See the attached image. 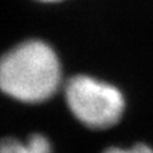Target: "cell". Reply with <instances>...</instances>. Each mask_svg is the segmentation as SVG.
<instances>
[{
  "instance_id": "5",
  "label": "cell",
  "mask_w": 153,
  "mask_h": 153,
  "mask_svg": "<svg viewBox=\"0 0 153 153\" xmlns=\"http://www.w3.org/2000/svg\"><path fill=\"white\" fill-rule=\"evenodd\" d=\"M103 153H153V149L151 146L145 145V144H137L130 148H117V146H111L108 148Z\"/></svg>"
},
{
  "instance_id": "2",
  "label": "cell",
  "mask_w": 153,
  "mask_h": 153,
  "mask_svg": "<svg viewBox=\"0 0 153 153\" xmlns=\"http://www.w3.org/2000/svg\"><path fill=\"white\" fill-rule=\"evenodd\" d=\"M63 95L70 113L89 129L114 126L125 110V98L118 87L91 75L76 74L63 85Z\"/></svg>"
},
{
  "instance_id": "6",
  "label": "cell",
  "mask_w": 153,
  "mask_h": 153,
  "mask_svg": "<svg viewBox=\"0 0 153 153\" xmlns=\"http://www.w3.org/2000/svg\"><path fill=\"white\" fill-rule=\"evenodd\" d=\"M36 1H42V3H59L63 0H36Z\"/></svg>"
},
{
  "instance_id": "3",
  "label": "cell",
  "mask_w": 153,
  "mask_h": 153,
  "mask_svg": "<svg viewBox=\"0 0 153 153\" xmlns=\"http://www.w3.org/2000/svg\"><path fill=\"white\" fill-rule=\"evenodd\" d=\"M0 153H35L26 141L15 137H4L0 140Z\"/></svg>"
},
{
  "instance_id": "1",
  "label": "cell",
  "mask_w": 153,
  "mask_h": 153,
  "mask_svg": "<svg viewBox=\"0 0 153 153\" xmlns=\"http://www.w3.org/2000/svg\"><path fill=\"white\" fill-rule=\"evenodd\" d=\"M63 85L62 62L46 40H23L0 56V91L13 101L45 103Z\"/></svg>"
},
{
  "instance_id": "4",
  "label": "cell",
  "mask_w": 153,
  "mask_h": 153,
  "mask_svg": "<svg viewBox=\"0 0 153 153\" xmlns=\"http://www.w3.org/2000/svg\"><path fill=\"white\" fill-rule=\"evenodd\" d=\"M26 143L35 153H53V145H51L50 140L42 133L30 134Z\"/></svg>"
}]
</instances>
